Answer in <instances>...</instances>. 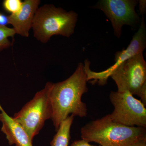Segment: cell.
Listing matches in <instances>:
<instances>
[{"mask_svg": "<svg viewBox=\"0 0 146 146\" xmlns=\"http://www.w3.org/2000/svg\"><path fill=\"white\" fill-rule=\"evenodd\" d=\"M40 3L39 0H25L23 2L19 12L9 16V24L13 26L16 33L24 37H28L35 15Z\"/></svg>", "mask_w": 146, "mask_h": 146, "instance_id": "obj_9", "label": "cell"}, {"mask_svg": "<svg viewBox=\"0 0 146 146\" xmlns=\"http://www.w3.org/2000/svg\"><path fill=\"white\" fill-rule=\"evenodd\" d=\"M0 121L2 123L1 130L5 134L10 145L33 146V141L20 124L7 114L0 104Z\"/></svg>", "mask_w": 146, "mask_h": 146, "instance_id": "obj_10", "label": "cell"}, {"mask_svg": "<svg viewBox=\"0 0 146 146\" xmlns=\"http://www.w3.org/2000/svg\"><path fill=\"white\" fill-rule=\"evenodd\" d=\"M110 99L114 107L112 121L129 127H146V106L128 91H112Z\"/></svg>", "mask_w": 146, "mask_h": 146, "instance_id": "obj_5", "label": "cell"}, {"mask_svg": "<svg viewBox=\"0 0 146 146\" xmlns=\"http://www.w3.org/2000/svg\"><path fill=\"white\" fill-rule=\"evenodd\" d=\"M52 84L51 82L46 83L44 89L37 92L31 100L12 117L23 127L31 141L39 134L46 121L52 117V106L50 98Z\"/></svg>", "mask_w": 146, "mask_h": 146, "instance_id": "obj_4", "label": "cell"}, {"mask_svg": "<svg viewBox=\"0 0 146 146\" xmlns=\"http://www.w3.org/2000/svg\"><path fill=\"white\" fill-rule=\"evenodd\" d=\"M70 146H94L91 145L89 144V142H87L85 140L82 139V140H77L74 141Z\"/></svg>", "mask_w": 146, "mask_h": 146, "instance_id": "obj_15", "label": "cell"}, {"mask_svg": "<svg viewBox=\"0 0 146 146\" xmlns=\"http://www.w3.org/2000/svg\"><path fill=\"white\" fill-rule=\"evenodd\" d=\"M87 81L84 64L80 63L69 78L52 83L50 98L52 108L51 119L56 130L70 114L80 117L87 116V106L82 101V97L88 91Z\"/></svg>", "mask_w": 146, "mask_h": 146, "instance_id": "obj_1", "label": "cell"}, {"mask_svg": "<svg viewBox=\"0 0 146 146\" xmlns=\"http://www.w3.org/2000/svg\"><path fill=\"white\" fill-rule=\"evenodd\" d=\"M82 139L101 146H132L146 138V128L129 127L112 121L110 114L82 127Z\"/></svg>", "mask_w": 146, "mask_h": 146, "instance_id": "obj_2", "label": "cell"}, {"mask_svg": "<svg viewBox=\"0 0 146 146\" xmlns=\"http://www.w3.org/2000/svg\"><path fill=\"white\" fill-rule=\"evenodd\" d=\"M23 3L21 0H5L3 3V8L10 15L16 14L21 10Z\"/></svg>", "mask_w": 146, "mask_h": 146, "instance_id": "obj_13", "label": "cell"}, {"mask_svg": "<svg viewBox=\"0 0 146 146\" xmlns=\"http://www.w3.org/2000/svg\"><path fill=\"white\" fill-rule=\"evenodd\" d=\"M132 146H146V138L138 141Z\"/></svg>", "mask_w": 146, "mask_h": 146, "instance_id": "obj_17", "label": "cell"}, {"mask_svg": "<svg viewBox=\"0 0 146 146\" xmlns=\"http://www.w3.org/2000/svg\"><path fill=\"white\" fill-rule=\"evenodd\" d=\"M9 24V16L0 12V26L6 27Z\"/></svg>", "mask_w": 146, "mask_h": 146, "instance_id": "obj_14", "label": "cell"}, {"mask_svg": "<svg viewBox=\"0 0 146 146\" xmlns=\"http://www.w3.org/2000/svg\"><path fill=\"white\" fill-rule=\"evenodd\" d=\"M16 34L13 28H10L7 26H0V52L11 46L12 43L9 41V38H13Z\"/></svg>", "mask_w": 146, "mask_h": 146, "instance_id": "obj_12", "label": "cell"}, {"mask_svg": "<svg viewBox=\"0 0 146 146\" xmlns=\"http://www.w3.org/2000/svg\"><path fill=\"white\" fill-rule=\"evenodd\" d=\"M74 117L69 116L60 123L56 133L51 141V146H68L70 140V129Z\"/></svg>", "mask_w": 146, "mask_h": 146, "instance_id": "obj_11", "label": "cell"}, {"mask_svg": "<svg viewBox=\"0 0 146 146\" xmlns=\"http://www.w3.org/2000/svg\"><path fill=\"white\" fill-rule=\"evenodd\" d=\"M78 16L74 11L44 5L35 15L32 27L34 37L42 43H47L54 35L70 37L74 32Z\"/></svg>", "mask_w": 146, "mask_h": 146, "instance_id": "obj_3", "label": "cell"}, {"mask_svg": "<svg viewBox=\"0 0 146 146\" xmlns=\"http://www.w3.org/2000/svg\"><path fill=\"white\" fill-rule=\"evenodd\" d=\"M110 77L117 86L118 92L128 91L138 97L146 86V62L143 52L128 59L115 70Z\"/></svg>", "mask_w": 146, "mask_h": 146, "instance_id": "obj_6", "label": "cell"}, {"mask_svg": "<svg viewBox=\"0 0 146 146\" xmlns=\"http://www.w3.org/2000/svg\"><path fill=\"white\" fill-rule=\"evenodd\" d=\"M139 3L140 13L143 15L146 12V1H139Z\"/></svg>", "mask_w": 146, "mask_h": 146, "instance_id": "obj_16", "label": "cell"}, {"mask_svg": "<svg viewBox=\"0 0 146 146\" xmlns=\"http://www.w3.org/2000/svg\"><path fill=\"white\" fill-rule=\"evenodd\" d=\"M137 3L135 0H102L95 7L105 13L112 24L115 35L120 38L123 26L133 27L139 23L140 17L135 11Z\"/></svg>", "mask_w": 146, "mask_h": 146, "instance_id": "obj_8", "label": "cell"}, {"mask_svg": "<svg viewBox=\"0 0 146 146\" xmlns=\"http://www.w3.org/2000/svg\"><path fill=\"white\" fill-rule=\"evenodd\" d=\"M146 47V28L143 16L138 31L134 35L129 45L125 49L118 51L115 54V63L107 70L95 72L90 68V62L88 59L84 61V66L88 81L93 80L100 85H104L113 72L125 61L139 53L143 52Z\"/></svg>", "mask_w": 146, "mask_h": 146, "instance_id": "obj_7", "label": "cell"}]
</instances>
